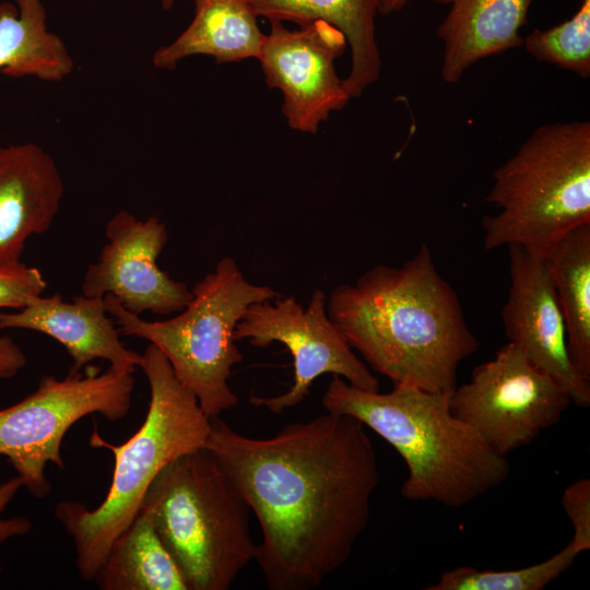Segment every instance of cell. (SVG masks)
Instances as JSON below:
<instances>
[{"label":"cell","instance_id":"cell-27","mask_svg":"<svg viewBox=\"0 0 590 590\" xmlns=\"http://www.w3.org/2000/svg\"><path fill=\"white\" fill-rule=\"evenodd\" d=\"M26 362L21 346L11 337L0 334V379L16 376L25 367Z\"/></svg>","mask_w":590,"mask_h":590},{"label":"cell","instance_id":"cell-17","mask_svg":"<svg viewBox=\"0 0 590 590\" xmlns=\"http://www.w3.org/2000/svg\"><path fill=\"white\" fill-rule=\"evenodd\" d=\"M255 14L297 25L324 21L339 31L351 50V70L343 80L349 95L358 97L376 83L381 58L376 39L377 0H245Z\"/></svg>","mask_w":590,"mask_h":590},{"label":"cell","instance_id":"cell-9","mask_svg":"<svg viewBox=\"0 0 590 590\" xmlns=\"http://www.w3.org/2000/svg\"><path fill=\"white\" fill-rule=\"evenodd\" d=\"M452 413L472 426L498 453L530 445L556 425L571 400L516 345L506 343L477 365L449 398Z\"/></svg>","mask_w":590,"mask_h":590},{"label":"cell","instance_id":"cell-13","mask_svg":"<svg viewBox=\"0 0 590 590\" xmlns=\"http://www.w3.org/2000/svg\"><path fill=\"white\" fill-rule=\"evenodd\" d=\"M510 287L502 310L508 342L547 373L571 403L590 405V379L576 369L568 351L563 311L543 255L508 246Z\"/></svg>","mask_w":590,"mask_h":590},{"label":"cell","instance_id":"cell-12","mask_svg":"<svg viewBox=\"0 0 590 590\" xmlns=\"http://www.w3.org/2000/svg\"><path fill=\"white\" fill-rule=\"evenodd\" d=\"M105 236L107 243L84 273L83 295L110 294L137 316L176 314L190 303L191 290L157 266L168 239L166 224L157 216L142 221L121 210L107 222Z\"/></svg>","mask_w":590,"mask_h":590},{"label":"cell","instance_id":"cell-20","mask_svg":"<svg viewBox=\"0 0 590 590\" xmlns=\"http://www.w3.org/2000/svg\"><path fill=\"white\" fill-rule=\"evenodd\" d=\"M93 581L101 590H189L176 560L141 510L115 539Z\"/></svg>","mask_w":590,"mask_h":590},{"label":"cell","instance_id":"cell-24","mask_svg":"<svg viewBox=\"0 0 590 590\" xmlns=\"http://www.w3.org/2000/svg\"><path fill=\"white\" fill-rule=\"evenodd\" d=\"M47 283L39 269L22 261L0 264V310H17L40 296Z\"/></svg>","mask_w":590,"mask_h":590},{"label":"cell","instance_id":"cell-8","mask_svg":"<svg viewBox=\"0 0 590 590\" xmlns=\"http://www.w3.org/2000/svg\"><path fill=\"white\" fill-rule=\"evenodd\" d=\"M133 374L108 367H90L59 379L44 375L35 391L0 410V456L5 457L16 475L35 498L51 491L45 471L48 463L64 469L61 444L73 424L98 413L110 422L130 411Z\"/></svg>","mask_w":590,"mask_h":590},{"label":"cell","instance_id":"cell-14","mask_svg":"<svg viewBox=\"0 0 590 590\" xmlns=\"http://www.w3.org/2000/svg\"><path fill=\"white\" fill-rule=\"evenodd\" d=\"M63 193L59 168L42 146L0 145V264L21 261L27 239L49 231Z\"/></svg>","mask_w":590,"mask_h":590},{"label":"cell","instance_id":"cell-19","mask_svg":"<svg viewBox=\"0 0 590 590\" xmlns=\"http://www.w3.org/2000/svg\"><path fill=\"white\" fill-rule=\"evenodd\" d=\"M0 3V72L60 82L74 69L63 40L47 28L43 0Z\"/></svg>","mask_w":590,"mask_h":590},{"label":"cell","instance_id":"cell-16","mask_svg":"<svg viewBox=\"0 0 590 590\" xmlns=\"http://www.w3.org/2000/svg\"><path fill=\"white\" fill-rule=\"evenodd\" d=\"M450 7L437 28L441 78L456 84L475 62L519 48L531 0H433Z\"/></svg>","mask_w":590,"mask_h":590},{"label":"cell","instance_id":"cell-23","mask_svg":"<svg viewBox=\"0 0 590 590\" xmlns=\"http://www.w3.org/2000/svg\"><path fill=\"white\" fill-rule=\"evenodd\" d=\"M526 51L577 75L590 76V0H582L567 21L551 28L536 30L523 38Z\"/></svg>","mask_w":590,"mask_h":590},{"label":"cell","instance_id":"cell-15","mask_svg":"<svg viewBox=\"0 0 590 590\" xmlns=\"http://www.w3.org/2000/svg\"><path fill=\"white\" fill-rule=\"evenodd\" d=\"M0 329L32 330L56 340L72 359L71 373L104 359L110 367L134 374L142 361V354L120 341V331L108 317L104 297L82 294L63 300L59 294L40 295L21 309L0 310Z\"/></svg>","mask_w":590,"mask_h":590},{"label":"cell","instance_id":"cell-28","mask_svg":"<svg viewBox=\"0 0 590 590\" xmlns=\"http://www.w3.org/2000/svg\"><path fill=\"white\" fill-rule=\"evenodd\" d=\"M408 2L409 0H377L378 13L385 15L394 13L404 8Z\"/></svg>","mask_w":590,"mask_h":590},{"label":"cell","instance_id":"cell-4","mask_svg":"<svg viewBox=\"0 0 590 590\" xmlns=\"http://www.w3.org/2000/svg\"><path fill=\"white\" fill-rule=\"evenodd\" d=\"M140 368L150 387L140 428L120 445L106 441L96 429L90 436L91 447L108 449L115 459L105 499L92 510L74 500L55 507L56 518L72 539L76 569L85 581L93 580L115 539L137 517L158 473L178 457L203 448L210 432V417L155 345H148Z\"/></svg>","mask_w":590,"mask_h":590},{"label":"cell","instance_id":"cell-26","mask_svg":"<svg viewBox=\"0 0 590 590\" xmlns=\"http://www.w3.org/2000/svg\"><path fill=\"white\" fill-rule=\"evenodd\" d=\"M21 487H23V484L17 475L0 484V544L11 538L26 535L32 529V522L26 517H1V514L5 510L7 506L14 498ZM1 573L2 564L0 558V575Z\"/></svg>","mask_w":590,"mask_h":590},{"label":"cell","instance_id":"cell-6","mask_svg":"<svg viewBox=\"0 0 590 590\" xmlns=\"http://www.w3.org/2000/svg\"><path fill=\"white\" fill-rule=\"evenodd\" d=\"M485 200L499 211L482 220L484 248L545 252L590 223V122L538 127L492 175Z\"/></svg>","mask_w":590,"mask_h":590},{"label":"cell","instance_id":"cell-1","mask_svg":"<svg viewBox=\"0 0 590 590\" xmlns=\"http://www.w3.org/2000/svg\"><path fill=\"white\" fill-rule=\"evenodd\" d=\"M204 448L219 460L262 531L255 560L270 590H312L350 558L379 483L366 426L327 412L269 438L210 417Z\"/></svg>","mask_w":590,"mask_h":590},{"label":"cell","instance_id":"cell-7","mask_svg":"<svg viewBox=\"0 0 590 590\" xmlns=\"http://www.w3.org/2000/svg\"><path fill=\"white\" fill-rule=\"evenodd\" d=\"M191 292L190 303L163 321L131 314L110 294L104 299L120 333L155 345L202 411L215 417L238 404L228 386L232 367L243 359L234 339L236 324L250 305L281 294L268 285L250 283L229 257L222 258Z\"/></svg>","mask_w":590,"mask_h":590},{"label":"cell","instance_id":"cell-22","mask_svg":"<svg viewBox=\"0 0 590 590\" xmlns=\"http://www.w3.org/2000/svg\"><path fill=\"white\" fill-rule=\"evenodd\" d=\"M579 552L570 541L564 548L538 564L507 569H476L460 566L444 571L426 590H542L566 573Z\"/></svg>","mask_w":590,"mask_h":590},{"label":"cell","instance_id":"cell-11","mask_svg":"<svg viewBox=\"0 0 590 590\" xmlns=\"http://www.w3.org/2000/svg\"><path fill=\"white\" fill-rule=\"evenodd\" d=\"M297 26L290 30L270 21L258 60L268 87L282 92L288 126L314 134L351 99L334 67L347 44L343 33L324 21Z\"/></svg>","mask_w":590,"mask_h":590},{"label":"cell","instance_id":"cell-21","mask_svg":"<svg viewBox=\"0 0 590 590\" xmlns=\"http://www.w3.org/2000/svg\"><path fill=\"white\" fill-rule=\"evenodd\" d=\"M543 256L563 311L570 358L590 379V223L567 233Z\"/></svg>","mask_w":590,"mask_h":590},{"label":"cell","instance_id":"cell-2","mask_svg":"<svg viewBox=\"0 0 590 590\" xmlns=\"http://www.w3.org/2000/svg\"><path fill=\"white\" fill-rule=\"evenodd\" d=\"M326 309L350 346L393 385L451 393L460 363L479 350L425 243L400 267L378 264L337 285Z\"/></svg>","mask_w":590,"mask_h":590},{"label":"cell","instance_id":"cell-29","mask_svg":"<svg viewBox=\"0 0 590 590\" xmlns=\"http://www.w3.org/2000/svg\"><path fill=\"white\" fill-rule=\"evenodd\" d=\"M162 1V7L165 9V10H169L176 0H161Z\"/></svg>","mask_w":590,"mask_h":590},{"label":"cell","instance_id":"cell-10","mask_svg":"<svg viewBox=\"0 0 590 590\" xmlns=\"http://www.w3.org/2000/svg\"><path fill=\"white\" fill-rule=\"evenodd\" d=\"M326 304V293L317 288L306 308L295 296L281 295L246 309L234 330L235 341L248 340L255 347L282 343L291 353L294 367V380L286 392L273 397L251 396V404L281 414L302 403L314 381L326 374L340 376L362 390H379L377 377L329 319Z\"/></svg>","mask_w":590,"mask_h":590},{"label":"cell","instance_id":"cell-18","mask_svg":"<svg viewBox=\"0 0 590 590\" xmlns=\"http://www.w3.org/2000/svg\"><path fill=\"white\" fill-rule=\"evenodd\" d=\"M187 28L152 56L157 69L173 70L185 58L209 56L217 63L258 59L266 34L245 0H193Z\"/></svg>","mask_w":590,"mask_h":590},{"label":"cell","instance_id":"cell-5","mask_svg":"<svg viewBox=\"0 0 590 590\" xmlns=\"http://www.w3.org/2000/svg\"><path fill=\"white\" fill-rule=\"evenodd\" d=\"M140 510L152 521L189 590H227L255 559L249 505L204 447L167 464L148 488Z\"/></svg>","mask_w":590,"mask_h":590},{"label":"cell","instance_id":"cell-25","mask_svg":"<svg viewBox=\"0 0 590 590\" xmlns=\"http://www.w3.org/2000/svg\"><path fill=\"white\" fill-rule=\"evenodd\" d=\"M562 506L573 527L571 542L579 552L590 548V479L569 484L563 492Z\"/></svg>","mask_w":590,"mask_h":590},{"label":"cell","instance_id":"cell-3","mask_svg":"<svg viewBox=\"0 0 590 590\" xmlns=\"http://www.w3.org/2000/svg\"><path fill=\"white\" fill-rule=\"evenodd\" d=\"M449 398L410 385L367 391L332 376L321 403L359 420L397 450L408 470L404 499L460 508L503 484L510 464L452 413Z\"/></svg>","mask_w":590,"mask_h":590}]
</instances>
